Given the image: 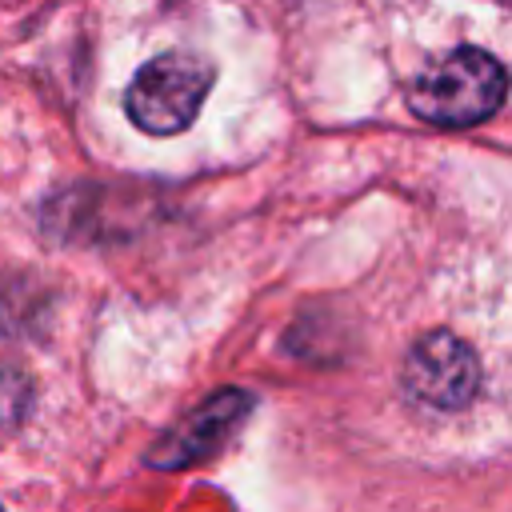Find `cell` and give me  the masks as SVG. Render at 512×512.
<instances>
[{"label":"cell","mask_w":512,"mask_h":512,"mask_svg":"<svg viewBox=\"0 0 512 512\" xmlns=\"http://www.w3.org/2000/svg\"><path fill=\"white\" fill-rule=\"evenodd\" d=\"M508 92L500 60L484 48H452L432 68H424L408 92V108L440 128H468L488 120Z\"/></svg>","instance_id":"cell-1"},{"label":"cell","mask_w":512,"mask_h":512,"mask_svg":"<svg viewBox=\"0 0 512 512\" xmlns=\"http://www.w3.org/2000/svg\"><path fill=\"white\" fill-rule=\"evenodd\" d=\"M216 80V68L196 52H160L132 76L124 92L128 120L148 136H176L184 132Z\"/></svg>","instance_id":"cell-2"},{"label":"cell","mask_w":512,"mask_h":512,"mask_svg":"<svg viewBox=\"0 0 512 512\" xmlns=\"http://www.w3.org/2000/svg\"><path fill=\"white\" fill-rule=\"evenodd\" d=\"M404 388L444 412L468 408L480 392V360L456 332H428L404 356Z\"/></svg>","instance_id":"cell-3"},{"label":"cell","mask_w":512,"mask_h":512,"mask_svg":"<svg viewBox=\"0 0 512 512\" xmlns=\"http://www.w3.org/2000/svg\"><path fill=\"white\" fill-rule=\"evenodd\" d=\"M252 412V396L240 388H224L216 396H208L200 408H192L176 428H168L152 452L148 464L152 468H188L204 456H212L216 448H224L236 428L244 424V416Z\"/></svg>","instance_id":"cell-4"},{"label":"cell","mask_w":512,"mask_h":512,"mask_svg":"<svg viewBox=\"0 0 512 512\" xmlns=\"http://www.w3.org/2000/svg\"><path fill=\"white\" fill-rule=\"evenodd\" d=\"M28 400H32L28 380L20 372H12V368H0V428L16 424L24 416V408H28Z\"/></svg>","instance_id":"cell-5"}]
</instances>
